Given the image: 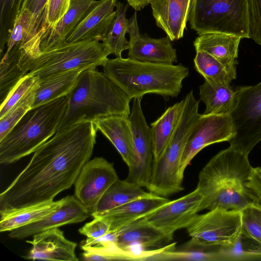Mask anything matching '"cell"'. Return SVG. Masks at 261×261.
Here are the masks:
<instances>
[{
  "label": "cell",
  "instance_id": "cell-11",
  "mask_svg": "<svg viewBox=\"0 0 261 261\" xmlns=\"http://www.w3.org/2000/svg\"><path fill=\"white\" fill-rule=\"evenodd\" d=\"M142 98L133 99L128 117L133 134L135 154L128 166L126 178L142 188H147L151 176L153 154L151 127L146 122L141 107Z\"/></svg>",
  "mask_w": 261,
  "mask_h": 261
},
{
  "label": "cell",
  "instance_id": "cell-40",
  "mask_svg": "<svg viewBox=\"0 0 261 261\" xmlns=\"http://www.w3.org/2000/svg\"><path fill=\"white\" fill-rule=\"evenodd\" d=\"M70 1L48 0L45 11L46 28L54 27L64 16L69 9Z\"/></svg>",
  "mask_w": 261,
  "mask_h": 261
},
{
  "label": "cell",
  "instance_id": "cell-29",
  "mask_svg": "<svg viewBox=\"0 0 261 261\" xmlns=\"http://www.w3.org/2000/svg\"><path fill=\"white\" fill-rule=\"evenodd\" d=\"M184 100L169 107L151 123L153 161L162 155L175 129L183 109Z\"/></svg>",
  "mask_w": 261,
  "mask_h": 261
},
{
  "label": "cell",
  "instance_id": "cell-36",
  "mask_svg": "<svg viewBox=\"0 0 261 261\" xmlns=\"http://www.w3.org/2000/svg\"><path fill=\"white\" fill-rule=\"evenodd\" d=\"M38 86L39 84L30 91L0 118V140L2 139L32 108Z\"/></svg>",
  "mask_w": 261,
  "mask_h": 261
},
{
  "label": "cell",
  "instance_id": "cell-9",
  "mask_svg": "<svg viewBox=\"0 0 261 261\" xmlns=\"http://www.w3.org/2000/svg\"><path fill=\"white\" fill-rule=\"evenodd\" d=\"M236 102L230 113L233 135L230 146L249 155L261 141V82L237 88Z\"/></svg>",
  "mask_w": 261,
  "mask_h": 261
},
{
  "label": "cell",
  "instance_id": "cell-21",
  "mask_svg": "<svg viewBox=\"0 0 261 261\" xmlns=\"http://www.w3.org/2000/svg\"><path fill=\"white\" fill-rule=\"evenodd\" d=\"M81 247L83 250L82 259L87 261H149L158 250H143L137 252L122 249L116 244L114 236L110 233L96 239L87 238L81 242Z\"/></svg>",
  "mask_w": 261,
  "mask_h": 261
},
{
  "label": "cell",
  "instance_id": "cell-41",
  "mask_svg": "<svg viewBox=\"0 0 261 261\" xmlns=\"http://www.w3.org/2000/svg\"><path fill=\"white\" fill-rule=\"evenodd\" d=\"M91 222L86 223L79 229V232L90 239L101 238L110 230L111 224L105 218L101 216L93 218Z\"/></svg>",
  "mask_w": 261,
  "mask_h": 261
},
{
  "label": "cell",
  "instance_id": "cell-26",
  "mask_svg": "<svg viewBox=\"0 0 261 261\" xmlns=\"http://www.w3.org/2000/svg\"><path fill=\"white\" fill-rule=\"evenodd\" d=\"M242 37L219 33H206L193 42L196 51L205 52L228 66L238 64V48Z\"/></svg>",
  "mask_w": 261,
  "mask_h": 261
},
{
  "label": "cell",
  "instance_id": "cell-20",
  "mask_svg": "<svg viewBox=\"0 0 261 261\" xmlns=\"http://www.w3.org/2000/svg\"><path fill=\"white\" fill-rule=\"evenodd\" d=\"M176 243L161 247L149 261L193 260L216 261L227 260V247L203 242L191 238L178 248Z\"/></svg>",
  "mask_w": 261,
  "mask_h": 261
},
{
  "label": "cell",
  "instance_id": "cell-31",
  "mask_svg": "<svg viewBox=\"0 0 261 261\" xmlns=\"http://www.w3.org/2000/svg\"><path fill=\"white\" fill-rule=\"evenodd\" d=\"M200 100L205 105L203 115H228L236 102V92L229 85L205 82L199 87Z\"/></svg>",
  "mask_w": 261,
  "mask_h": 261
},
{
  "label": "cell",
  "instance_id": "cell-5",
  "mask_svg": "<svg viewBox=\"0 0 261 261\" xmlns=\"http://www.w3.org/2000/svg\"><path fill=\"white\" fill-rule=\"evenodd\" d=\"M68 105L66 96L31 109L0 140V163L10 164L34 153L57 132Z\"/></svg>",
  "mask_w": 261,
  "mask_h": 261
},
{
  "label": "cell",
  "instance_id": "cell-27",
  "mask_svg": "<svg viewBox=\"0 0 261 261\" xmlns=\"http://www.w3.org/2000/svg\"><path fill=\"white\" fill-rule=\"evenodd\" d=\"M65 200L42 202L21 208L0 211V232L10 231L39 221L57 210Z\"/></svg>",
  "mask_w": 261,
  "mask_h": 261
},
{
  "label": "cell",
  "instance_id": "cell-30",
  "mask_svg": "<svg viewBox=\"0 0 261 261\" xmlns=\"http://www.w3.org/2000/svg\"><path fill=\"white\" fill-rule=\"evenodd\" d=\"M151 193L127 180L117 179L106 191L100 199L92 217L98 216L111 210Z\"/></svg>",
  "mask_w": 261,
  "mask_h": 261
},
{
  "label": "cell",
  "instance_id": "cell-23",
  "mask_svg": "<svg viewBox=\"0 0 261 261\" xmlns=\"http://www.w3.org/2000/svg\"><path fill=\"white\" fill-rule=\"evenodd\" d=\"M128 117L111 115L100 116L92 120L97 130L113 144L128 167L135 154L133 134Z\"/></svg>",
  "mask_w": 261,
  "mask_h": 261
},
{
  "label": "cell",
  "instance_id": "cell-4",
  "mask_svg": "<svg viewBox=\"0 0 261 261\" xmlns=\"http://www.w3.org/2000/svg\"><path fill=\"white\" fill-rule=\"evenodd\" d=\"M103 72L130 99L146 94L177 97L189 68L182 64L143 62L121 57L108 59Z\"/></svg>",
  "mask_w": 261,
  "mask_h": 261
},
{
  "label": "cell",
  "instance_id": "cell-24",
  "mask_svg": "<svg viewBox=\"0 0 261 261\" xmlns=\"http://www.w3.org/2000/svg\"><path fill=\"white\" fill-rule=\"evenodd\" d=\"M96 0H71L68 11L53 28H46L41 36V51L65 41L67 36L96 5Z\"/></svg>",
  "mask_w": 261,
  "mask_h": 261
},
{
  "label": "cell",
  "instance_id": "cell-25",
  "mask_svg": "<svg viewBox=\"0 0 261 261\" xmlns=\"http://www.w3.org/2000/svg\"><path fill=\"white\" fill-rule=\"evenodd\" d=\"M169 200L165 197L151 193L147 196L135 199L98 216L103 217L110 222L111 227L109 232L115 233L130 223L144 217Z\"/></svg>",
  "mask_w": 261,
  "mask_h": 261
},
{
  "label": "cell",
  "instance_id": "cell-3",
  "mask_svg": "<svg viewBox=\"0 0 261 261\" xmlns=\"http://www.w3.org/2000/svg\"><path fill=\"white\" fill-rule=\"evenodd\" d=\"M66 97L67 110L57 131L100 116L130 114L132 99L96 68L82 71Z\"/></svg>",
  "mask_w": 261,
  "mask_h": 261
},
{
  "label": "cell",
  "instance_id": "cell-17",
  "mask_svg": "<svg viewBox=\"0 0 261 261\" xmlns=\"http://www.w3.org/2000/svg\"><path fill=\"white\" fill-rule=\"evenodd\" d=\"M27 242L32 247L25 258L32 260L77 261V244L67 240L63 231L55 227L33 235Z\"/></svg>",
  "mask_w": 261,
  "mask_h": 261
},
{
  "label": "cell",
  "instance_id": "cell-6",
  "mask_svg": "<svg viewBox=\"0 0 261 261\" xmlns=\"http://www.w3.org/2000/svg\"><path fill=\"white\" fill-rule=\"evenodd\" d=\"M182 112L173 135L162 155L153 161L151 176L146 188L153 194L167 197L184 190L180 168L183 152L190 135L201 114L199 100L193 91L184 98Z\"/></svg>",
  "mask_w": 261,
  "mask_h": 261
},
{
  "label": "cell",
  "instance_id": "cell-15",
  "mask_svg": "<svg viewBox=\"0 0 261 261\" xmlns=\"http://www.w3.org/2000/svg\"><path fill=\"white\" fill-rule=\"evenodd\" d=\"M127 33L128 58L143 62L168 64L177 62L176 50L168 37L155 39L140 34L136 12L130 18Z\"/></svg>",
  "mask_w": 261,
  "mask_h": 261
},
{
  "label": "cell",
  "instance_id": "cell-19",
  "mask_svg": "<svg viewBox=\"0 0 261 261\" xmlns=\"http://www.w3.org/2000/svg\"><path fill=\"white\" fill-rule=\"evenodd\" d=\"M192 0H150L157 26L171 41L182 38L189 20Z\"/></svg>",
  "mask_w": 261,
  "mask_h": 261
},
{
  "label": "cell",
  "instance_id": "cell-37",
  "mask_svg": "<svg viewBox=\"0 0 261 261\" xmlns=\"http://www.w3.org/2000/svg\"><path fill=\"white\" fill-rule=\"evenodd\" d=\"M242 235L261 248V204L255 202L241 211Z\"/></svg>",
  "mask_w": 261,
  "mask_h": 261
},
{
  "label": "cell",
  "instance_id": "cell-44",
  "mask_svg": "<svg viewBox=\"0 0 261 261\" xmlns=\"http://www.w3.org/2000/svg\"><path fill=\"white\" fill-rule=\"evenodd\" d=\"M150 0H127V3L136 11H139L148 5Z\"/></svg>",
  "mask_w": 261,
  "mask_h": 261
},
{
  "label": "cell",
  "instance_id": "cell-39",
  "mask_svg": "<svg viewBox=\"0 0 261 261\" xmlns=\"http://www.w3.org/2000/svg\"><path fill=\"white\" fill-rule=\"evenodd\" d=\"M48 2V0H25L21 8V10L27 9L30 12L38 31L42 35L47 28L45 11Z\"/></svg>",
  "mask_w": 261,
  "mask_h": 261
},
{
  "label": "cell",
  "instance_id": "cell-35",
  "mask_svg": "<svg viewBox=\"0 0 261 261\" xmlns=\"http://www.w3.org/2000/svg\"><path fill=\"white\" fill-rule=\"evenodd\" d=\"M25 0H0V53L6 49L15 20Z\"/></svg>",
  "mask_w": 261,
  "mask_h": 261
},
{
  "label": "cell",
  "instance_id": "cell-38",
  "mask_svg": "<svg viewBox=\"0 0 261 261\" xmlns=\"http://www.w3.org/2000/svg\"><path fill=\"white\" fill-rule=\"evenodd\" d=\"M38 76L28 73L12 89L5 100L1 104L0 118L3 117L21 98L38 85Z\"/></svg>",
  "mask_w": 261,
  "mask_h": 261
},
{
  "label": "cell",
  "instance_id": "cell-28",
  "mask_svg": "<svg viewBox=\"0 0 261 261\" xmlns=\"http://www.w3.org/2000/svg\"><path fill=\"white\" fill-rule=\"evenodd\" d=\"M83 70L76 69L39 80L32 108L67 95L75 85L80 73Z\"/></svg>",
  "mask_w": 261,
  "mask_h": 261
},
{
  "label": "cell",
  "instance_id": "cell-43",
  "mask_svg": "<svg viewBox=\"0 0 261 261\" xmlns=\"http://www.w3.org/2000/svg\"><path fill=\"white\" fill-rule=\"evenodd\" d=\"M248 187L255 198L261 204V167L253 168Z\"/></svg>",
  "mask_w": 261,
  "mask_h": 261
},
{
  "label": "cell",
  "instance_id": "cell-10",
  "mask_svg": "<svg viewBox=\"0 0 261 261\" xmlns=\"http://www.w3.org/2000/svg\"><path fill=\"white\" fill-rule=\"evenodd\" d=\"M186 229L191 238L230 248L242 234L241 212L215 208L197 214Z\"/></svg>",
  "mask_w": 261,
  "mask_h": 261
},
{
  "label": "cell",
  "instance_id": "cell-1",
  "mask_svg": "<svg viewBox=\"0 0 261 261\" xmlns=\"http://www.w3.org/2000/svg\"><path fill=\"white\" fill-rule=\"evenodd\" d=\"M96 129L84 121L61 129L34 152L30 162L0 194V211L53 200L74 184L92 154Z\"/></svg>",
  "mask_w": 261,
  "mask_h": 261
},
{
  "label": "cell",
  "instance_id": "cell-32",
  "mask_svg": "<svg viewBox=\"0 0 261 261\" xmlns=\"http://www.w3.org/2000/svg\"><path fill=\"white\" fill-rule=\"evenodd\" d=\"M194 63L196 71L212 85H229L236 79V66L225 65L205 52L196 51Z\"/></svg>",
  "mask_w": 261,
  "mask_h": 261
},
{
  "label": "cell",
  "instance_id": "cell-45",
  "mask_svg": "<svg viewBox=\"0 0 261 261\" xmlns=\"http://www.w3.org/2000/svg\"><path fill=\"white\" fill-rule=\"evenodd\" d=\"M259 259H261V251H260V253Z\"/></svg>",
  "mask_w": 261,
  "mask_h": 261
},
{
  "label": "cell",
  "instance_id": "cell-42",
  "mask_svg": "<svg viewBox=\"0 0 261 261\" xmlns=\"http://www.w3.org/2000/svg\"><path fill=\"white\" fill-rule=\"evenodd\" d=\"M250 38L261 46V0H249Z\"/></svg>",
  "mask_w": 261,
  "mask_h": 261
},
{
  "label": "cell",
  "instance_id": "cell-22",
  "mask_svg": "<svg viewBox=\"0 0 261 261\" xmlns=\"http://www.w3.org/2000/svg\"><path fill=\"white\" fill-rule=\"evenodd\" d=\"M173 238L148 224L142 218L124 226L115 232V242L120 248L132 250L138 247L161 248L170 244Z\"/></svg>",
  "mask_w": 261,
  "mask_h": 261
},
{
  "label": "cell",
  "instance_id": "cell-14",
  "mask_svg": "<svg viewBox=\"0 0 261 261\" xmlns=\"http://www.w3.org/2000/svg\"><path fill=\"white\" fill-rule=\"evenodd\" d=\"M202 196L196 188L189 194L168 202L142 218L173 238L174 232L187 228L199 212Z\"/></svg>",
  "mask_w": 261,
  "mask_h": 261
},
{
  "label": "cell",
  "instance_id": "cell-33",
  "mask_svg": "<svg viewBox=\"0 0 261 261\" xmlns=\"http://www.w3.org/2000/svg\"><path fill=\"white\" fill-rule=\"evenodd\" d=\"M21 49L13 47L6 51L0 63V101L1 104L8 95L27 73L19 66Z\"/></svg>",
  "mask_w": 261,
  "mask_h": 261
},
{
  "label": "cell",
  "instance_id": "cell-16",
  "mask_svg": "<svg viewBox=\"0 0 261 261\" xmlns=\"http://www.w3.org/2000/svg\"><path fill=\"white\" fill-rule=\"evenodd\" d=\"M90 215L74 196L68 195L57 210L39 221L9 231V237L24 239L48 229L84 221Z\"/></svg>",
  "mask_w": 261,
  "mask_h": 261
},
{
  "label": "cell",
  "instance_id": "cell-8",
  "mask_svg": "<svg viewBox=\"0 0 261 261\" xmlns=\"http://www.w3.org/2000/svg\"><path fill=\"white\" fill-rule=\"evenodd\" d=\"M189 21L199 35L219 33L250 38L249 0H192Z\"/></svg>",
  "mask_w": 261,
  "mask_h": 261
},
{
  "label": "cell",
  "instance_id": "cell-12",
  "mask_svg": "<svg viewBox=\"0 0 261 261\" xmlns=\"http://www.w3.org/2000/svg\"><path fill=\"white\" fill-rule=\"evenodd\" d=\"M118 178L113 163L96 157L84 165L74 182V196L91 215L105 193Z\"/></svg>",
  "mask_w": 261,
  "mask_h": 261
},
{
  "label": "cell",
  "instance_id": "cell-13",
  "mask_svg": "<svg viewBox=\"0 0 261 261\" xmlns=\"http://www.w3.org/2000/svg\"><path fill=\"white\" fill-rule=\"evenodd\" d=\"M233 135L231 118L228 115L201 114L190 135L181 158L180 174H184L192 159L204 147L229 141Z\"/></svg>",
  "mask_w": 261,
  "mask_h": 261
},
{
  "label": "cell",
  "instance_id": "cell-7",
  "mask_svg": "<svg viewBox=\"0 0 261 261\" xmlns=\"http://www.w3.org/2000/svg\"><path fill=\"white\" fill-rule=\"evenodd\" d=\"M110 54L111 51L108 46L95 39L73 43L65 41L41 51L30 64L28 74L41 80L76 69L96 68L103 65Z\"/></svg>",
  "mask_w": 261,
  "mask_h": 261
},
{
  "label": "cell",
  "instance_id": "cell-18",
  "mask_svg": "<svg viewBox=\"0 0 261 261\" xmlns=\"http://www.w3.org/2000/svg\"><path fill=\"white\" fill-rule=\"evenodd\" d=\"M117 0H100L67 36L69 43L87 39H105L116 14Z\"/></svg>",
  "mask_w": 261,
  "mask_h": 261
},
{
  "label": "cell",
  "instance_id": "cell-2",
  "mask_svg": "<svg viewBox=\"0 0 261 261\" xmlns=\"http://www.w3.org/2000/svg\"><path fill=\"white\" fill-rule=\"evenodd\" d=\"M253 168L248 155L230 146L219 152L199 174L196 189L202 196L199 211H241L258 202L248 187Z\"/></svg>",
  "mask_w": 261,
  "mask_h": 261
},
{
  "label": "cell",
  "instance_id": "cell-34",
  "mask_svg": "<svg viewBox=\"0 0 261 261\" xmlns=\"http://www.w3.org/2000/svg\"><path fill=\"white\" fill-rule=\"evenodd\" d=\"M128 4L117 2L116 14L108 32L102 41L110 48L111 54L117 57H121L122 52L128 48L129 41L125 38L129 25L130 19L126 17Z\"/></svg>",
  "mask_w": 261,
  "mask_h": 261
}]
</instances>
